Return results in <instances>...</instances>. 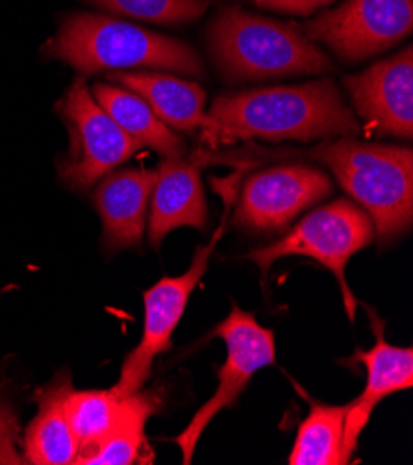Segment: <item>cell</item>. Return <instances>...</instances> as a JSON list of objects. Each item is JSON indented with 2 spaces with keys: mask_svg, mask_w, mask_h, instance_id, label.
I'll return each instance as SVG.
<instances>
[{
  "mask_svg": "<svg viewBox=\"0 0 413 465\" xmlns=\"http://www.w3.org/2000/svg\"><path fill=\"white\" fill-rule=\"evenodd\" d=\"M208 204L201 167L195 158H165L156 171L151 197L149 242L158 249L171 230L192 226L206 230Z\"/></svg>",
  "mask_w": 413,
  "mask_h": 465,
  "instance_id": "5bb4252c",
  "label": "cell"
},
{
  "mask_svg": "<svg viewBox=\"0 0 413 465\" xmlns=\"http://www.w3.org/2000/svg\"><path fill=\"white\" fill-rule=\"evenodd\" d=\"M124 406V399L112 390H87L74 388L65 397V413L78 441V458L101 443L115 427ZM76 458V460H78Z\"/></svg>",
  "mask_w": 413,
  "mask_h": 465,
  "instance_id": "ffe728a7",
  "label": "cell"
},
{
  "mask_svg": "<svg viewBox=\"0 0 413 465\" xmlns=\"http://www.w3.org/2000/svg\"><path fill=\"white\" fill-rule=\"evenodd\" d=\"M210 54L228 82H256L334 71L332 60L300 28L224 6L208 26Z\"/></svg>",
  "mask_w": 413,
  "mask_h": 465,
  "instance_id": "3957f363",
  "label": "cell"
},
{
  "mask_svg": "<svg viewBox=\"0 0 413 465\" xmlns=\"http://www.w3.org/2000/svg\"><path fill=\"white\" fill-rule=\"evenodd\" d=\"M375 240L377 232L371 217L354 203L339 199L306 215L282 240L252 251L245 258L254 262L263 276L274 262L286 256H306L325 265L338 278L352 321L358 302L347 284L345 267L358 251L369 247Z\"/></svg>",
  "mask_w": 413,
  "mask_h": 465,
  "instance_id": "5b68a950",
  "label": "cell"
},
{
  "mask_svg": "<svg viewBox=\"0 0 413 465\" xmlns=\"http://www.w3.org/2000/svg\"><path fill=\"white\" fill-rule=\"evenodd\" d=\"M213 142L260 137L269 142L350 137L363 132L330 78L219 95L210 108Z\"/></svg>",
  "mask_w": 413,
  "mask_h": 465,
  "instance_id": "6da1fadb",
  "label": "cell"
},
{
  "mask_svg": "<svg viewBox=\"0 0 413 465\" xmlns=\"http://www.w3.org/2000/svg\"><path fill=\"white\" fill-rule=\"evenodd\" d=\"M56 110L71 135V149L62 158L58 173L73 192H89L142 149L95 101L84 76L69 85Z\"/></svg>",
  "mask_w": 413,
  "mask_h": 465,
  "instance_id": "8992f818",
  "label": "cell"
},
{
  "mask_svg": "<svg viewBox=\"0 0 413 465\" xmlns=\"http://www.w3.org/2000/svg\"><path fill=\"white\" fill-rule=\"evenodd\" d=\"M156 171L121 169L101 178L93 203L103 219L104 249L112 254L140 247L147 224Z\"/></svg>",
  "mask_w": 413,
  "mask_h": 465,
  "instance_id": "4fadbf2b",
  "label": "cell"
},
{
  "mask_svg": "<svg viewBox=\"0 0 413 465\" xmlns=\"http://www.w3.org/2000/svg\"><path fill=\"white\" fill-rule=\"evenodd\" d=\"M73 390L71 375L60 373L37 393L39 410L28 425L25 438V460L34 465L76 463L78 441L65 413V397Z\"/></svg>",
  "mask_w": 413,
  "mask_h": 465,
  "instance_id": "2e32d148",
  "label": "cell"
},
{
  "mask_svg": "<svg viewBox=\"0 0 413 465\" xmlns=\"http://www.w3.org/2000/svg\"><path fill=\"white\" fill-rule=\"evenodd\" d=\"M361 204L380 243H391L413 221V153L409 147L363 143L352 137L325 142L310 153Z\"/></svg>",
  "mask_w": 413,
  "mask_h": 465,
  "instance_id": "277c9868",
  "label": "cell"
},
{
  "mask_svg": "<svg viewBox=\"0 0 413 465\" xmlns=\"http://www.w3.org/2000/svg\"><path fill=\"white\" fill-rule=\"evenodd\" d=\"M332 192V180L315 167H270L245 180L236 208V223L256 232L282 230L302 210L327 199Z\"/></svg>",
  "mask_w": 413,
  "mask_h": 465,
  "instance_id": "30bf717a",
  "label": "cell"
},
{
  "mask_svg": "<svg viewBox=\"0 0 413 465\" xmlns=\"http://www.w3.org/2000/svg\"><path fill=\"white\" fill-rule=\"evenodd\" d=\"M413 28L411 0H345L334 10L306 21L300 32L325 43L347 64L363 62L400 43Z\"/></svg>",
  "mask_w": 413,
  "mask_h": 465,
  "instance_id": "ba28073f",
  "label": "cell"
},
{
  "mask_svg": "<svg viewBox=\"0 0 413 465\" xmlns=\"http://www.w3.org/2000/svg\"><path fill=\"white\" fill-rule=\"evenodd\" d=\"M221 230L213 236L211 243L197 249L195 258L186 272L174 278L163 276L160 282L145 292L143 338L140 345L126 356L121 367L119 382L113 386L119 397L124 399L142 391L151 377L154 358L169 351L171 336L183 315V310L188 306L190 295L195 292L208 269V262L215 251Z\"/></svg>",
  "mask_w": 413,
  "mask_h": 465,
  "instance_id": "9c48e42d",
  "label": "cell"
},
{
  "mask_svg": "<svg viewBox=\"0 0 413 465\" xmlns=\"http://www.w3.org/2000/svg\"><path fill=\"white\" fill-rule=\"evenodd\" d=\"M211 336L224 341L226 360L219 369V386L215 393L176 438L183 463H192L195 447L213 417L221 410L231 408L245 391L254 373L272 365L274 354H277L274 334L269 329H263L251 312L241 310L236 302L228 317L213 329Z\"/></svg>",
  "mask_w": 413,
  "mask_h": 465,
  "instance_id": "52a82bcc",
  "label": "cell"
},
{
  "mask_svg": "<svg viewBox=\"0 0 413 465\" xmlns=\"http://www.w3.org/2000/svg\"><path fill=\"white\" fill-rule=\"evenodd\" d=\"M95 101L104 112L130 135L133 142L152 149L163 158H180L186 154V142L176 135L147 104L145 99L123 85L95 84L91 87Z\"/></svg>",
  "mask_w": 413,
  "mask_h": 465,
  "instance_id": "e0dca14e",
  "label": "cell"
},
{
  "mask_svg": "<svg viewBox=\"0 0 413 465\" xmlns=\"http://www.w3.org/2000/svg\"><path fill=\"white\" fill-rule=\"evenodd\" d=\"M47 58L71 65L78 76L135 67L167 69L188 76L204 73L202 60L188 43L126 21L95 14H71L58 34L44 43Z\"/></svg>",
  "mask_w": 413,
  "mask_h": 465,
  "instance_id": "7a4b0ae2",
  "label": "cell"
},
{
  "mask_svg": "<svg viewBox=\"0 0 413 465\" xmlns=\"http://www.w3.org/2000/svg\"><path fill=\"white\" fill-rule=\"evenodd\" d=\"M413 51L379 62L359 74H350L343 85L356 114L377 135L411 139L413 135Z\"/></svg>",
  "mask_w": 413,
  "mask_h": 465,
  "instance_id": "8fae6325",
  "label": "cell"
},
{
  "mask_svg": "<svg viewBox=\"0 0 413 465\" xmlns=\"http://www.w3.org/2000/svg\"><path fill=\"white\" fill-rule=\"evenodd\" d=\"M347 406L313 401L290 454L291 465H345L343 429Z\"/></svg>",
  "mask_w": 413,
  "mask_h": 465,
  "instance_id": "d6986e66",
  "label": "cell"
},
{
  "mask_svg": "<svg viewBox=\"0 0 413 465\" xmlns=\"http://www.w3.org/2000/svg\"><path fill=\"white\" fill-rule=\"evenodd\" d=\"M377 343L371 351H356L354 360L367 369V384L363 393L347 404L343 429V458L349 463L356 450L359 434L369 423L379 402L395 391L413 388V349L395 347L384 340V322L369 310Z\"/></svg>",
  "mask_w": 413,
  "mask_h": 465,
  "instance_id": "7c38bea8",
  "label": "cell"
},
{
  "mask_svg": "<svg viewBox=\"0 0 413 465\" xmlns=\"http://www.w3.org/2000/svg\"><path fill=\"white\" fill-rule=\"evenodd\" d=\"M108 78L145 99L167 126L180 132L202 128L206 135L211 130V119L204 114L206 93L201 85L171 74L145 71H113Z\"/></svg>",
  "mask_w": 413,
  "mask_h": 465,
  "instance_id": "9a60e30c",
  "label": "cell"
},
{
  "mask_svg": "<svg viewBox=\"0 0 413 465\" xmlns=\"http://www.w3.org/2000/svg\"><path fill=\"white\" fill-rule=\"evenodd\" d=\"M160 399L147 391H137L124 397V406L115 427L93 449L82 454L76 463L80 465H130L152 463V450L145 436L149 417L158 410Z\"/></svg>",
  "mask_w": 413,
  "mask_h": 465,
  "instance_id": "ac0fdd59",
  "label": "cell"
},
{
  "mask_svg": "<svg viewBox=\"0 0 413 465\" xmlns=\"http://www.w3.org/2000/svg\"><path fill=\"white\" fill-rule=\"evenodd\" d=\"M89 6L113 15L156 25H186L210 8V0H85Z\"/></svg>",
  "mask_w": 413,
  "mask_h": 465,
  "instance_id": "44dd1931",
  "label": "cell"
},
{
  "mask_svg": "<svg viewBox=\"0 0 413 465\" xmlns=\"http://www.w3.org/2000/svg\"><path fill=\"white\" fill-rule=\"evenodd\" d=\"M260 8L274 10V12H286L293 15H311L319 8H325L336 0H254Z\"/></svg>",
  "mask_w": 413,
  "mask_h": 465,
  "instance_id": "7402d4cb",
  "label": "cell"
}]
</instances>
